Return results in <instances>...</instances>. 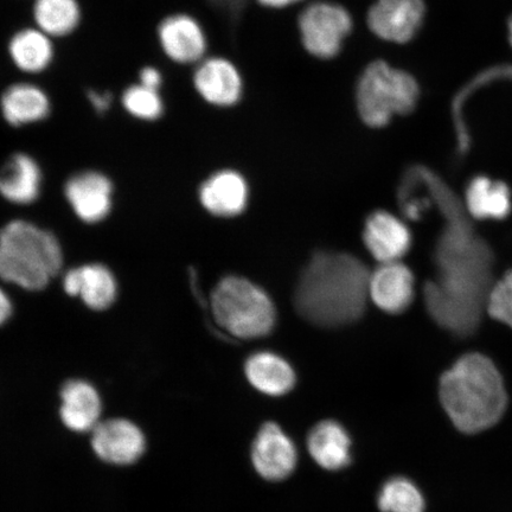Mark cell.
Returning <instances> with one entry per match:
<instances>
[{"instance_id": "8", "label": "cell", "mask_w": 512, "mask_h": 512, "mask_svg": "<svg viewBox=\"0 0 512 512\" xmlns=\"http://www.w3.org/2000/svg\"><path fill=\"white\" fill-rule=\"evenodd\" d=\"M426 16L424 0H376L368 11V28L380 40L405 44L412 41Z\"/></svg>"}, {"instance_id": "35", "label": "cell", "mask_w": 512, "mask_h": 512, "mask_svg": "<svg viewBox=\"0 0 512 512\" xmlns=\"http://www.w3.org/2000/svg\"><path fill=\"white\" fill-rule=\"evenodd\" d=\"M508 31H509V41H510V44L512 47V17L510 18V21H509Z\"/></svg>"}, {"instance_id": "24", "label": "cell", "mask_w": 512, "mask_h": 512, "mask_svg": "<svg viewBox=\"0 0 512 512\" xmlns=\"http://www.w3.org/2000/svg\"><path fill=\"white\" fill-rule=\"evenodd\" d=\"M246 376L256 390L270 396H283L296 384V374L290 364L267 351L248 358Z\"/></svg>"}, {"instance_id": "32", "label": "cell", "mask_w": 512, "mask_h": 512, "mask_svg": "<svg viewBox=\"0 0 512 512\" xmlns=\"http://www.w3.org/2000/svg\"><path fill=\"white\" fill-rule=\"evenodd\" d=\"M12 313L11 300L2 288H0V326L8 322Z\"/></svg>"}, {"instance_id": "30", "label": "cell", "mask_w": 512, "mask_h": 512, "mask_svg": "<svg viewBox=\"0 0 512 512\" xmlns=\"http://www.w3.org/2000/svg\"><path fill=\"white\" fill-rule=\"evenodd\" d=\"M89 105L94 108L98 113H106L110 111L113 105V94L108 91H101V89H92L87 95Z\"/></svg>"}, {"instance_id": "27", "label": "cell", "mask_w": 512, "mask_h": 512, "mask_svg": "<svg viewBox=\"0 0 512 512\" xmlns=\"http://www.w3.org/2000/svg\"><path fill=\"white\" fill-rule=\"evenodd\" d=\"M382 512H425V498L406 478L396 477L382 486L379 495Z\"/></svg>"}, {"instance_id": "6", "label": "cell", "mask_w": 512, "mask_h": 512, "mask_svg": "<svg viewBox=\"0 0 512 512\" xmlns=\"http://www.w3.org/2000/svg\"><path fill=\"white\" fill-rule=\"evenodd\" d=\"M300 38L307 53L322 60L334 59L354 27V21L343 6L313 3L303 11L298 22Z\"/></svg>"}, {"instance_id": "15", "label": "cell", "mask_w": 512, "mask_h": 512, "mask_svg": "<svg viewBox=\"0 0 512 512\" xmlns=\"http://www.w3.org/2000/svg\"><path fill=\"white\" fill-rule=\"evenodd\" d=\"M414 298V277L399 261L381 264L370 277V299L387 313H401Z\"/></svg>"}, {"instance_id": "29", "label": "cell", "mask_w": 512, "mask_h": 512, "mask_svg": "<svg viewBox=\"0 0 512 512\" xmlns=\"http://www.w3.org/2000/svg\"><path fill=\"white\" fill-rule=\"evenodd\" d=\"M485 306L492 318L512 329V270L492 285Z\"/></svg>"}, {"instance_id": "1", "label": "cell", "mask_w": 512, "mask_h": 512, "mask_svg": "<svg viewBox=\"0 0 512 512\" xmlns=\"http://www.w3.org/2000/svg\"><path fill=\"white\" fill-rule=\"evenodd\" d=\"M412 171L426 185L446 220L435 249L438 278L425 286L427 309L444 329L470 335L480 322L492 287L494 254L473 232L466 209L443 181L421 166Z\"/></svg>"}, {"instance_id": "34", "label": "cell", "mask_w": 512, "mask_h": 512, "mask_svg": "<svg viewBox=\"0 0 512 512\" xmlns=\"http://www.w3.org/2000/svg\"><path fill=\"white\" fill-rule=\"evenodd\" d=\"M224 8H227L232 14H240V11L245 6L246 0H217Z\"/></svg>"}, {"instance_id": "31", "label": "cell", "mask_w": 512, "mask_h": 512, "mask_svg": "<svg viewBox=\"0 0 512 512\" xmlns=\"http://www.w3.org/2000/svg\"><path fill=\"white\" fill-rule=\"evenodd\" d=\"M163 74L160 70L153 66H146L139 72V83L147 88L160 91L163 86Z\"/></svg>"}, {"instance_id": "25", "label": "cell", "mask_w": 512, "mask_h": 512, "mask_svg": "<svg viewBox=\"0 0 512 512\" xmlns=\"http://www.w3.org/2000/svg\"><path fill=\"white\" fill-rule=\"evenodd\" d=\"M32 18L36 28L56 40L79 28L82 9L79 0H34Z\"/></svg>"}, {"instance_id": "10", "label": "cell", "mask_w": 512, "mask_h": 512, "mask_svg": "<svg viewBox=\"0 0 512 512\" xmlns=\"http://www.w3.org/2000/svg\"><path fill=\"white\" fill-rule=\"evenodd\" d=\"M297 448L274 422H267L256 435L252 460L262 478L278 482L292 475L297 465Z\"/></svg>"}, {"instance_id": "19", "label": "cell", "mask_w": 512, "mask_h": 512, "mask_svg": "<svg viewBox=\"0 0 512 512\" xmlns=\"http://www.w3.org/2000/svg\"><path fill=\"white\" fill-rule=\"evenodd\" d=\"M8 53L19 72L41 74L49 69L55 59L54 40L35 25L23 28L11 36Z\"/></svg>"}, {"instance_id": "18", "label": "cell", "mask_w": 512, "mask_h": 512, "mask_svg": "<svg viewBox=\"0 0 512 512\" xmlns=\"http://www.w3.org/2000/svg\"><path fill=\"white\" fill-rule=\"evenodd\" d=\"M69 296H79L93 310H105L117 297L113 274L102 265H87L69 271L63 280Z\"/></svg>"}, {"instance_id": "12", "label": "cell", "mask_w": 512, "mask_h": 512, "mask_svg": "<svg viewBox=\"0 0 512 512\" xmlns=\"http://www.w3.org/2000/svg\"><path fill=\"white\" fill-rule=\"evenodd\" d=\"M0 245L16 249L38 261L54 277L63 262L62 249L53 234L25 221H12L0 230Z\"/></svg>"}, {"instance_id": "9", "label": "cell", "mask_w": 512, "mask_h": 512, "mask_svg": "<svg viewBox=\"0 0 512 512\" xmlns=\"http://www.w3.org/2000/svg\"><path fill=\"white\" fill-rule=\"evenodd\" d=\"M160 49L177 64H198L206 59L208 40L196 18L187 14L165 17L158 25Z\"/></svg>"}, {"instance_id": "14", "label": "cell", "mask_w": 512, "mask_h": 512, "mask_svg": "<svg viewBox=\"0 0 512 512\" xmlns=\"http://www.w3.org/2000/svg\"><path fill=\"white\" fill-rule=\"evenodd\" d=\"M363 240L370 254L381 264L399 261L412 245L406 224L387 211H376L369 217Z\"/></svg>"}, {"instance_id": "20", "label": "cell", "mask_w": 512, "mask_h": 512, "mask_svg": "<svg viewBox=\"0 0 512 512\" xmlns=\"http://www.w3.org/2000/svg\"><path fill=\"white\" fill-rule=\"evenodd\" d=\"M200 197L209 213L233 217L241 214L247 206V183L239 172H217L202 185Z\"/></svg>"}, {"instance_id": "2", "label": "cell", "mask_w": 512, "mask_h": 512, "mask_svg": "<svg viewBox=\"0 0 512 512\" xmlns=\"http://www.w3.org/2000/svg\"><path fill=\"white\" fill-rule=\"evenodd\" d=\"M370 277L354 255L316 253L298 281L294 305L306 322L320 328L355 323L370 299Z\"/></svg>"}, {"instance_id": "33", "label": "cell", "mask_w": 512, "mask_h": 512, "mask_svg": "<svg viewBox=\"0 0 512 512\" xmlns=\"http://www.w3.org/2000/svg\"><path fill=\"white\" fill-rule=\"evenodd\" d=\"M258 2L262 6H265V8L284 9L287 8V6L300 2V0H258Z\"/></svg>"}, {"instance_id": "21", "label": "cell", "mask_w": 512, "mask_h": 512, "mask_svg": "<svg viewBox=\"0 0 512 512\" xmlns=\"http://www.w3.org/2000/svg\"><path fill=\"white\" fill-rule=\"evenodd\" d=\"M42 174L36 160L16 153L0 170V195L16 204H29L40 195Z\"/></svg>"}, {"instance_id": "17", "label": "cell", "mask_w": 512, "mask_h": 512, "mask_svg": "<svg viewBox=\"0 0 512 512\" xmlns=\"http://www.w3.org/2000/svg\"><path fill=\"white\" fill-rule=\"evenodd\" d=\"M0 112L9 125L28 126L49 117L51 101L48 93L36 83L16 82L0 96Z\"/></svg>"}, {"instance_id": "7", "label": "cell", "mask_w": 512, "mask_h": 512, "mask_svg": "<svg viewBox=\"0 0 512 512\" xmlns=\"http://www.w3.org/2000/svg\"><path fill=\"white\" fill-rule=\"evenodd\" d=\"M91 447L102 463L131 466L145 456L147 438L136 422L126 418L105 419L91 433Z\"/></svg>"}, {"instance_id": "23", "label": "cell", "mask_w": 512, "mask_h": 512, "mask_svg": "<svg viewBox=\"0 0 512 512\" xmlns=\"http://www.w3.org/2000/svg\"><path fill=\"white\" fill-rule=\"evenodd\" d=\"M465 209L476 220H503L511 211L510 189L485 176L473 178L466 188Z\"/></svg>"}, {"instance_id": "11", "label": "cell", "mask_w": 512, "mask_h": 512, "mask_svg": "<svg viewBox=\"0 0 512 512\" xmlns=\"http://www.w3.org/2000/svg\"><path fill=\"white\" fill-rule=\"evenodd\" d=\"M192 82L198 95L209 105L232 107L242 98L243 81L239 69L223 57H206L198 63Z\"/></svg>"}, {"instance_id": "26", "label": "cell", "mask_w": 512, "mask_h": 512, "mask_svg": "<svg viewBox=\"0 0 512 512\" xmlns=\"http://www.w3.org/2000/svg\"><path fill=\"white\" fill-rule=\"evenodd\" d=\"M0 278L24 290L40 291L53 277L46 268L27 255L0 245Z\"/></svg>"}, {"instance_id": "5", "label": "cell", "mask_w": 512, "mask_h": 512, "mask_svg": "<svg viewBox=\"0 0 512 512\" xmlns=\"http://www.w3.org/2000/svg\"><path fill=\"white\" fill-rule=\"evenodd\" d=\"M211 310L216 323L236 338L264 337L275 323V310L268 294L239 277H228L216 286Z\"/></svg>"}, {"instance_id": "28", "label": "cell", "mask_w": 512, "mask_h": 512, "mask_svg": "<svg viewBox=\"0 0 512 512\" xmlns=\"http://www.w3.org/2000/svg\"><path fill=\"white\" fill-rule=\"evenodd\" d=\"M121 105L131 117L143 121H155L164 113V100L159 91L140 83L127 87L121 95Z\"/></svg>"}, {"instance_id": "3", "label": "cell", "mask_w": 512, "mask_h": 512, "mask_svg": "<svg viewBox=\"0 0 512 512\" xmlns=\"http://www.w3.org/2000/svg\"><path fill=\"white\" fill-rule=\"evenodd\" d=\"M440 400L458 430L478 433L502 418L508 398L494 362L467 354L441 377Z\"/></svg>"}, {"instance_id": "4", "label": "cell", "mask_w": 512, "mask_h": 512, "mask_svg": "<svg viewBox=\"0 0 512 512\" xmlns=\"http://www.w3.org/2000/svg\"><path fill=\"white\" fill-rule=\"evenodd\" d=\"M419 96V83L413 75L377 60L368 64L358 80L356 106L364 124L382 128L395 115L411 114Z\"/></svg>"}, {"instance_id": "16", "label": "cell", "mask_w": 512, "mask_h": 512, "mask_svg": "<svg viewBox=\"0 0 512 512\" xmlns=\"http://www.w3.org/2000/svg\"><path fill=\"white\" fill-rule=\"evenodd\" d=\"M66 195L75 214L87 223L104 220L112 208V184L98 172H83L70 179Z\"/></svg>"}, {"instance_id": "13", "label": "cell", "mask_w": 512, "mask_h": 512, "mask_svg": "<svg viewBox=\"0 0 512 512\" xmlns=\"http://www.w3.org/2000/svg\"><path fill=\"white\" fill-rule=\"evenodd\" d=\"M60 420L68 431L91 434L102 421L101 395L92 383L70 380L64 383L60 393Z\"/></svg>"}, {"instance_id": "22", "label": "cell", "mask_w": 512, "mask_h": 512, "mask_svg": "<svg viewBox=\"0 0 512 512\" xmlns=\"http://www.w3.org/2000/svg\"><path fill=\"white\" fill-rule=\"evenodd\" d=\"M307 447L312 459L325 470H341L351 462L349 434L335 421H323L313 427Z\"/></svg>"}]
</instances>
